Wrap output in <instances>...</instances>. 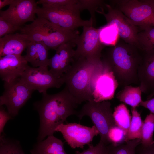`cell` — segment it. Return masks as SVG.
Returning a JSON list of instances; mask_svg holds the SVG:
<instances>
[{
	"label": "cell",
	"instance_id": "6da1fadb",
	"mask_svg": "<svg viewBox=\"0 0 154 154\" xmlns=\"http://www.w3.org/2000/svg\"><path fill=\"white\" fill-rule=\"evenodd\" d=\"M42 94V99L33 103L40 119L37 141L54 135L58 126L64 123L68 117L76 115V109L79 104L66 86L57 93L50 94L46 92Z\"/></svg>",
	"mask_w": 154,
	"mask_h": 154
},
{
	"label": "cell",
	"instance_id": "7a4b0ae2",
	"mask_svg": "<svg viewBox=\"0 0 154 154\" xmlns=\"http://www.w3.org/2000/svg\"><path fill=\"white\" fill-rule=\"evenodd\" d=\"M142 52L136 46L120 41L108 49L102 59L112 72L119 86L139 85L138 71Z\"/></svg>",
	"mask_w": 154,
	"mask_h": 154
},
{
	"label": "cell",
	"instance_id": "3957f363",
	"mask_svg": "<svg viewBox=\"0 0 154 154\" xmlns=\"http://www.w3.org/2000/svg\"><path fill=\"white\" fill-rule=\"evenodd\" d=\"M19 31L31 42H42L49 49L55 50L64 43L74 42L79 35L76 30L62 29L39 17L31 23L21 27Z\"/></svg>",
	"mask_w": 154,
	"mask_h": 154
},
{
	"label": "cell",
	"instance_id": "277c9868",
	"mask_svg": "<svg viewBox=\"0 0 154 154\" xmlns=\"http://www.w3.org/2000/svg\"><path fill=\"white\" fill-rule=\"evenodd\" d=\"M99 62L93 63L82 57L74 59L71 67L62 77L66 86L79 104L93 100L90 81L92 71Z\"/></svg>",
	"mask_w": 154,
	"mask_h": 154
},
{
	"label": "cell",
	"instance_id": "5b68a950",
	"mask_svg": "<svg viewBox=\"0 0 154 154\" xmlns=\"http://www.w3.org/2000/svg\"><path fill=\"white\" fill-rule=\"evenodd\" d=\"M78 2L74 5L58 7H37L36 14L38 17L44 18L65 30L75 31L79 27L93 26V22L91 18L88 20L81 18V11Z\"/></svg>",
	"mask_w": 154,
	"mask_h": 154
},
{
	"label": "cell",
	"instance_id": "8992f818",
	"mask_svg": "<svg viewBox=\"0 0 154 154\" xmlns=\"http://www.w3.org/2000/svg\"><path fill=\"white\" fill-rule=\"evenodd\" d=\"M111 104L108 101L96 102H86L76 115L81 120L85 116L90 117L99 132L100 141L108 145L110 144L108 135L110 129L117 125L113 116Z\"/></svg>",
	"mask_w": 154,
	"mask_h": 154
},
{
	"label": "cell",
	"instance_id": "52a82bcc",
	"mask_svg": "<svg viewBox=\"0 0 154 154\" xmlns=\"http://www.w3.org/2000/svg\"><path fill=\"white\" fill-rule=\"evenodd\" d=\"M135 25L142 29L154 26V0L111 1Z\"/></svg>",
	"mask_w": 154,
	"mask_h": 154
},
{
	"label": "cell",
	"instance_id": "ba28073f",
	"mask_svg": "<svg viewBox=\"0 0 154 154\" xmlns=\"http://www.w3.org/2000/svg\"><path fill=\"white\" fill-rule=\"evenodd\" d=\"M118 86L113 72L101 59L95 67L90 78V87L93 100L99 102L112 99Z\"/></svg>",
	"mask_w": 154,
	"mask_h": 154
},
{
	"label": "cell",
	"instance_id": "9c48e42d",
	"mask_svg": "<svg viewBox=\"0 0 154 154\" xmlns=\"http://www.w3.org/2000/svg\"><path fill=\"white\" fill-rule=\"evenodd\" d=\"M77 47L75 50L74 59L82 57L93 63L101 60L102 52L104 47L100 41L99 29L93 26L83 27L82 34L74 41Z\"/></svg>",
	"mask_w": 154,
	"mask_h": 154
},
{
	"label": "cell",
	"instance_id": "30bf717a",
	"mask_svg": "<svg viewBox=\"0 0 154 154\" xmlns=\"http://www.w3.org/2000/svg\"><path fill=\"white\" fill-rule=\"evenodd\" d=\"M3 88L4 91L0 97V106H5L7 111L14 117L31 98L34 90L23 82L20 78L4 82Z\"/></svg>",
	"mask_w": 154,
	"mask_h": 154
},
{
	"label": "cell",
	"instance_id": "8fae6325",
	"mask_svg": "<svg viewBox=\"0 0 154 154\" xmlns=\"http://www.w3.org/2000/svg\"><path fill=\"white\" fill-rule=\"evenodd\" d=\"M106 6L107 13L104 12L103 8H101L100 11L97 10L96 12L104 16L107 24L116 26L119 37L124 41L139 49L137 38L139 28L119 9L108 4H106Z\"/></svg>",
	"mask_w": 154,
	"mask_h": 154
},
{
	"label": "cell",
	"instance_id": "7c38bea8",
	"mask_svg": "<svg viewBox=\"0 0 154 154\" xmlns=\"http://www.w3.org/2000/svg\"><path fill=\"white\" fill-rule=\"evenodd\" d=\"M21 80L31 89L40 93L47 92L50 88H60L64 83L63 77H55L48 67H33L28 66L20 78Z\"/></svg>",
	"mask_w": 154,
	"mask_h": 154
},
{
	"label": "cell",
	"instance_id": "4fadbf2b",
	"mask_svg": "<svg viewBox=\"0 0 154 154\" xmlns=\"http://www.w3.org/2000/svg\"><path fill=\"white\" fill-rule=\"evenodd\" d=\"M55 131L61 133L65 141L72 149H83L85 145L90 144L95 136L99 134L94 125L90 127L75 123H62L57 127Z\"/></svg>",
	"mask_w": 154,
	"mask_h": 154
},
{
	"label": "cell",
	"instance_id": "5bb4252c",
	"mask_svg": "<svg viewBox=\"0 0 154 154\" xmlns=\"http://www.w3.org/2000/svg\"><path fill=\"white\" fill-rule=\"evenodd\" d=\"M37 4L35 0H15L7 9L0 10V17L15 26L21 27L25 23L35 20Z\"/></svg>",
	"mask_w": 154,
	"mask_h": 154
},
{
	"label": "cell",
	"instance_id": "9a60e30c",
	"mask_svg": "<svg viewBox=\"0 0 154 154\" xmlns=\"http://www.w3.org/2000/svg\"><path fill=\"white\" fill-rule=\"evenodd\" d=\"M75 46L73 42L61 44L55 50L54 56L49 59V70L57 78L62 77L71 67L74 60Z\"/></svg>",
	"mask_w": 154,
	"mask_h": 154
},
{
	"label": "cell",
	"instance_id": "2e32d148",
	"mask_svg": "<svg viewBox=\"0 0 154 154\" xmlns=\"http://www.w3.org/2000/svg\"><path fill=\"white\" fill-rule=\"evenodd\" d=\"M142 52L138 78L142 92L148 96L154 92V49Z\"/></svg>",
	"mask_w": 154,
	"mask_h": 154
},
{
	"label": "cell",
	"instance_id": "e0dca14e",
	"mask_svg": "<svg viewBox=\"0 0 154 154\" xmlns=\"http://www.w3.org/2000/svg\"><path fill=\"white\" fill-rule=\"evenodd\" d=\"M24 56L9 55L0 57V77L4 82L19 78L27 67Z\"/></svg>",
	"mask_w": 154,
	"mask_h": 154
},
{
	"label": "cell",
	"instance_id": "ac0fdd59",
	"mask_svg": "<svg viewBox=\"0 0 154 154\" xmlns=\"http://www.w3.org/2000/svg\"><path fill=\"white\" fill-rule=\"evenodd\" d=\"M31 41L21 33L11 34L0 38V57L21 55Z\"/></svg>",
	"mask_w": 154,
	"mask_h": 154
},
{
	"label": "cell",
	"instance_id": "d6986e66",
	"mask_svg": "<svg viewBox=\"0 0 154 154\" xmlns=\"http://www.w3.org/2000/svg\"><path fill=\"white\" fill-rule=\"evenodd\" d=\"M26 49V54L24 57L33 67H48L49 49L43 43L31 42Z\"/></svg>",
	"mask_w": 154,
	"mask_h": 154
},
{
	"label": "cell",
	"instance_id": "ffe728a7",
	"mask_svg": "<svg viewBox=\"0 0 154 154\" xmlns=\"http://www.w3.org/2000/svg\"><path fill=\"white\" fill-rule=\"evenodd\" d=\"M31 154H67L64 143L54 135L40 141H37L30 151Z\"/></svg>",
	"mask_w": 154,
	"mask_h": 154
},
{
	"label": "cell",
	"instance_id": "44dd1931",
	"mask_svg": "<svg viewBox=\"0 0 154 154\" xmlns=\"http://www.w3.org/2000/svg\"><path fill=\"white\" fill-rule=\"evenodd\" d=\"M142 92L139 86L133 87L130 85L124 87L117 94L116 97L120 102L136 108L142 101Z\"/></svg>",
	"mask_w": 154,
	"mask_h": 154
},
{
	"label": "cell",
	"instance_id": "7402d4cb",
	"mask_svg": "<svg viewBox=\"0 0 154 154\" xmlns=\"http://www.w3.org/2000/svg\"><path fill=\"white\" fill-rule=\"evenodd\" d=\"M113 116L116 125L124 132L126 137L131 120L129 110L121 103L115 107Z\"/></svg>",
	"mask_w": 154,
	"mask_h": 154
},
{
	"label": "cell",
	"instance_id": "603a6c76",
	"mask_svg": "<svg viewBox=\"0 0 154 154\" xmlns=\"http://www.w3.org/2000/svg\"><path fill=\"white\" fill-rule=\"evenodd\" d=\"M132 118L126 135L125 142L136 139H141L143 122L136 108L131 107Z\"/></svg>",
	"mask_w": 154,
	"mask_h": 154
},
{
	"label": "cell",
	"instance_id": "cb8c5ba5",
	"mask_svg": "<svg viewBox=\"0 0 154 154\" xmlns=\"http://www.w3.org/2000/svg\"><path fill=\"white\" fill-rule=\"evenodd\" d=\"M139 49L142 51L154 49V26L139 30L137 35Z\"/></svg>",
	"mask_w": 154,
	"mask_h": 154
},
{
	"label": "cell",
	"instance_id": "d4e9b609",
	"mask_svg": "<svg viewBox=\"0 0 154 154\" xmlns=\"http://www.w3.org/2000/svg\"><path fill=\"white\" fill-rule=\"evenodd\" d=\"M99 35L101 42L104 45H115L118 42V31L114 25H106L99 29Z\"/></svg>",
	"mask_w": 154,
	"mask_h": 154
},
{
	"label": "cell",
	"instance_id": "484cf974",
	"mask_svg": "<svg viewBox=\"0 0 154 154\" xmlns=\"http://www.w3.org/2000/svg\"><path fill=\"white\" fill-rule=\"evenodd\" d=\"M154 114L150 113L147 116L143 122L141 144L146 146L154 144Z\"/></svg>",
	"mask_w": 154,
	"mask_h": 154
},
{
	"label": "cell",
	"instance_id": "4316f807",
	"mask_svg": "<svg viewBox=\"0 0 154 154\" xmlns=\"http://www.w3.org/2000/svg\"><path fill=\"white\" fill-rule=\"evenodd\" d=\"M0 154H25L20 142L6 137L4 134L0 136Z\"/></svg>",
	"mask_w": 154,
	"mask_h": 154
},
{
	"label": "cell",
	"instance_id": "83f0119b",
	"mask_svg": "<svg viewBox=\"0 0 154 154\" xmlns=\"http://www.w3.org/2000/svg\"><path fill=\"white\" fill-rule=\"evenodd\" d=\"M141 143V140L136 139L119 145L110 144L107 146L109 154H136V147Z\"/></svg>",
	"mask_w": 154,
	"mask_h": 154
},
{
	"label": "cell",
	"instance_id": "f1b7e54d",
	"mask_svg": "<svg viewBox=\"0 0 154 154\" xmlns=\"http://www.w3.org/2000/svg\"><path fill=\"white\" fill-rule=\"evenodd\" d=\"M78 3L81 10H88L91 15L93 24L95 23V12L98 8H106V4L103 0H79Z\"/></svg>",
	"mask_w": 154,
	"mask_h": 154
},
{
	"label": "cell",
	"instance_id": "f546056e",
	"mask_svg": "<svg viewBox=\"0 0 154 154\" xmlns=\"http://www.w3.org/2000/svg\"><path fill=\"white\" fill-rule=\"evenodd\" d=\"M110 144L119 145L125 142L126 135L124 132L117 125L111 128L108 135Z\"/></svg>",
	"mask_w": 154,
	"mask_h": 154
},
{
	"label": "cell",
	"instance_id": "4dcf8cb0",
	"mask_svg": "<svg viewBox=\"0 0 154 154\" xmlns=\"http://www.w3.org/2000/svg\"><path fill=\"white\" fill-rule=\"evenodd\" d=\"M88 148L81 152L77 151L75 154H109L107 145L99 141L95 146L90 144Z\"/></svg>",
	"mask_w": 154,
	"mask_h": 154
},
{
	"label": "cell",
	"instance_id": "1f68e13d",
	"mask_svg": "<svg viewBox=\"0 0 154 154\" xmlns=\"http://www.w3.org/2000/svg\"><path fill=\"white\" fill-rule=\"evenodd\" d=\"M78 2V0H39L37 3L42 4V6L58 7L75 4Z\"/></svg>",
	"mask_w": 154,
	"mask_h": 154
},
{
	"label": "cell",
	"instance_id": "d6a6232c",
	"mask_svg": "<svg viewBox=\"0 0 154 154\" xmlns=\"http://www.w3.org/2000/svg\"><path fill=\"white\" fill-rule=\"evenodd\" d=\"M21 27L15 26L0 17V37L19 30Z\"/></svg>",
	"mask_w": 154,
	"mask_h": 154
},
{
	"label": "cell",
	"instance_id": "836d02e7",
	"mask_svg": "<svg viewBox=\"0 0 154 154\" xmlns=\"http://www.w3.org/2000/svg\"><path fill=\"white\" fill-rule=\"evenodd\" d=\"M13 117L3 106H0V135L4 134V129L7 122Z\"/></svg>",
	"mask_w": 154,
	"mask_h": 154
},
{
	"label": "cell",
	"instance_id": "e575fe53",
	"mask_svg": "<svg viewBox=\"0 0 154 154\" xmlns=\"http://www.w3.org/2000/svg\"><path fill=\"white\" fill-rule=\"evenodd\" d=\"M135 152L136 154H154V143L147 146L140 144L136 147Z\"/></svg>",
	"mask_w": 154,
	"mask_h": 154
},
{
	"label": "cell",
	"instance_id": "d590c367",
	"mask_svg": "<svg viewBox=\"0 0 154 154\" xmlns=\"http://www.w3.org/2000/svg\"><path fill=\"white\" fill-rule=\"evenodd\" d=\"M142 106L148 109L150 113L154 114V97L146 101H142L139 106Z\"/></svg>",
	"mask_w": 154,
	"mask_h": 154
},
{
	"label": "cell",
	"instance_id": "8d00e7d4",
	"mask_svg": "<svg viewBox=\"0 0 154 154\" xmlns=\"http://www.w3.org/2000/svg\"><path fill=\"white\" fill-rule=\"evenodd\" d=\"M15 1V0H0V9L5 6L11 4Z\"/></svg>",
	"mask_w": 154,
	"mask_h": 154
},
{
	"label": "cell",
	"instance_id": "74e56055",
	"mask_svg": "<svg viewBox=\"0 0 154 154\" xmlns=\"http://www.w3.org/2000/svg\"><path fill=\"white\" fill-rule=\"evenodd\" d=\"M154 96V92L150 95L147 96V100L153 97Z\"/></svg>",
	"mask_w": 154,
	"mask_h": 154
}]
</instances>
